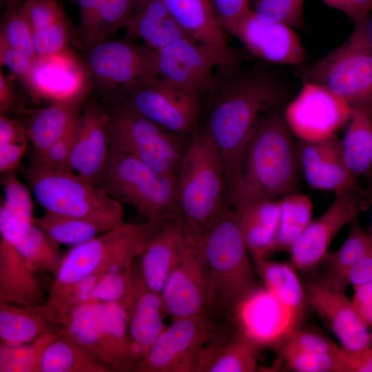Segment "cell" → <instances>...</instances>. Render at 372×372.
<instances>
[{
  "mask_svg": "<svg viewBox=\"0 0 372 372\" xmlns=\"http://www.w3.org/2000/svg\"><path fill=\"white\" fill-rule=\"evenodd\" d=\"M284 87L275 74L253 68L222 73L210 92L213 99L205 128L221 156L229 204L238 189L247 143L262 118L283 99Z\"/></svg>",
  "mask_w": 372,
  "mask_h": 372,
  "instance_id": "6da1fadb",
  "label": "cell"
},
{
  "mask_svg": "<svg viewBox=\"0 0 372 372\" xmlns=\"http://www.w3.org/2000/svg\"><path fill=\"white\" fill-rule=\"evenodd\" d=\"M300 172L297 143L283 113L274 109L262 118L247 143L238 189L230 206L282 198L298 192Z\"/></svg>",
  "mask_w": 372,
  "mask_h": 372,
  "instance_id": "7a4b0ae2",
  "label": "cell"
},
{
  "mask_svg": "<svg viewBox=\"0 0 372 372\" xmlns=\"http://www.w3.org/2000/svg\"><path fill=\"white\" fill-rule=\"evenodd\" d=\"M209 279L206 315L214 321L236 315L260 285L234 208L224 207L203 236Z\"/></svg>",
  "mask_w": 372,
  "mask_h": 372,
  "instance_id": "3957f363",
  "label": "cell"
},
{
  "mask_svg": "<svg viewBox=\"0 0 372 372\" xmlns=\"http://www.w3.org/2000/svg\"><path fill=\"white\" fill-rule=\"evenodd\" d=\"M225 179L219 152L205 128L189 138L176 181L177 217L203 237L224 208Z\"/></svg>",
  "mask_w": 372,
  "mask_h": 372,
  "instance_id": "277c9868",
  "label": "cell"
},
{
  "mask_svg": "<svg viewBox=\"0 0 372 372\" xmlns=\"http://www.w3.org/2000/svg\"><path fill=\"white\" fill-rule=\"evenodd\" d=\"M372 22L355 24L348 39L312 64L302 67V81L322 85L351 108L372 115Z\"/></svg>",
  "mask_w": 372,
  "mask_h": 372,
  "instance_id": "5b68a950",
  "label": "cell"
},
{
  "mask_svg": "<svg viewBox=\"0 0 372 372\" xmlns=\"http://www.w3.org/2000/svg\"><path fill=\"white\" fill-rule=\"evenodd\" d=\"M32 194L45 211L87 218L109 229L124 223L123 205L72 170L34 163L25 171Z\"/></svg>",
  "mask_w": 372,
  "mask_h": 372,
  "instance_id": "8992f818",
  "label": "cell"
},
{
  "mask_svg": "<svg viewBox=\"0 0 372 372\" xmlns=\"http://www.w3.org/2000/svg\"><path fill=\"white\" fill-rule=\"evenodd\" d=\"M96 185L122 205L134 208L143 221L177 217L176 180L127 153L110 147L107 166Z\"/></svg>",
  "mask_w": 372,
  "mask_h": 372,
  "instance_id": "52a82bcc",
  "label": "cell"
},
{
  "mask_svg": "<svg viewBox=\"0 0 372 372\" xmlns=\"http://www.w3.org/2000/svg\"><path fill=\"white\" fill-rule=\"evenodd\" d=\"M110 147L138 158L177 181L189 137L171 132L142 116L121 100L108 101Z\"/></svg>",
  "mask_w": 372,
  "mask_h": 372,
  "instance_id": "ba28073f",
  "label": "cell"
},
{
  "mask_svg": "<svg viewBox=\"0 0 372 372\" xmlns=\"http://www.w3.org/2000/svg\"><path fill=\"white\" fill-rule=\"evenodd\" d=\"M83 63L92 89L106 100L123 98L158 78V51L129 41H104L85 50Z\"/></svg>",
  "mask_w": 372,
  "mask_h": 372,
  "instance_id": "9c48e42d",
  "label": "cell"
},
{
  "mask_svg": "<svg viewBox=\"0 0 372 372\" xmlns=\"http://www.w3.org/2000/svg\"><path fill=\"white\" fill-rule=\"evenodd\" d=\"M219 325L207 315L174 319L140 361L136 372H195L203 349L223 331Z\"/></svg>",
  "mask_w": 372,
  "mask_h": 372,
  "instance_id": "30bf717a",
  "label": "cell"
},
{
  "mask_svg": "<svg viewBox=\"0 0 372 372\" xmlns=\"http://www.w3.org/2000/svg\"><path fill=\"white\" fill-rule=\"evenodd\" d=\"M352 108L326 87L307 81L283 113L300 141H319L336 135L349 123Z\"/></svg>",
  "mask_w": 372,
  "mask_h": 372,
  "instance_id": "8fae6325",
  "label": "cell"
},
{
  "mask_svg": "<svg viewBox=\"0 0 372 372\" xmlns=\"http://www.w3.org/2000/svg\"><path fill=\"white\" fill-rule=\"evenodd\" d=\"M187 234L183 254L161 293L164 313L173 320L207 312L209 279L203 237Z\"/></svg>",
  "mask_w": 372,
  "mask_h": 372,
  "instance_id": "7c38bea8",
  "label": "cell"
},
{
  "mask_svg": "<svg viewBox=\"0 0 372 372\" xmlns=\"http://www.w3.org/2000/svg\"><path fill=\"white\" fill-rule=\"evenodd\" d=\"M199 99L198 95L160 77L116 100L167 130L189 137L196 129Z\"/></svg>",
  "mask_w": 372,
  "mask_h": 372,
  "instance_id": "4fadbf2b",
  "label": "cell"
},
{
  "mask_svg": "<svg viewBox=\"0 0 372 372\" xmlns=\"http://www.w3.org/2000/svg\"><path fill=\"white\" fill-rule=\"evenodd\" d=\"M364 197H366V192L360 188L335 192L328 209L311 221L289 249L290 263L296 269L311 271L322 262L335 235L358 218L365 205Z\"/></svg>",
  "mask_w": 372,
  "mask_h": 372,
  "instance_id": "5bb4252c",
  "label": "cell"
},
{
  "mask_svg": "<svg viewBox=\"0 0 372 372\" xmlns=\"http://www.w3.org/2000/svg\"><path fill=\"white\" fill-rule=\"evenodd\" d=\"M139 226V223H123L72 247L63 255L43 307L54 304L72 286L102 267L137 233Z\"/></svg>",
  "mask_w": 372,
  "mask_h": 372,
  "instance_id": "9a60e30c",
  "label": "cell"
},
{
  "mask_svg": "<svg viewBox=\"0 0 372 372\" xmlns=\"http://www.w3.org/2000/svg\"><path fill=\"white\" fill-rule=\"evenodd\" d=\"M304 289L307 303L327 324L342 347L359 351L371 347L369 326L345 295V289L327 275L307 280Z\"/></svg>",
  "mask_w": 372,
  "mask_h": 372,
  "instance_id": "2e32d148",
  "label": "cell"
},
{
  "mask_svg": "<svg viewBox=\"0 0 372 372\" xmlns=\"http://www.w3.org/2000/svg\"><path fill=\"white\" fill-rule=\"evenodd\" d=\"M160 77L200 96L210 94L218 76L214 68L224 72L220 57L189 37L179 39L158 50Z\"/></svg>",
  "mask_w": 372,
  "mask_h": 372,
  "instance_id": "e0dca14e",
  "label": "cell"
},
{
  "mask_svg": "<svg viewBox=\"0 0 372 372\" xmlns=\"http://www.w3.org/2000/svg\"><path fill=\"white\" fill-rule=\"evenodd\" d=\"M110 152L109 115L95 101L84 105L73 132L71 169L97 185L107 166Z\"/></svg>",
  "mask_w": 372,
  "mask_h": 372,
  "instance_id": "ac0fdd59",
  "label": "cell"
},
{
  "mask_svg": "<svg viewBox=\"0 0 372 372\" xmlns=\"http://www.w3.org/2000/svg\"><path fill=\"white\" fill-rule=\"evenodd\" d=\"M229 31L251 54L268 63L297 65L305 59L304 49L292 28L263 19L252 9Z\"/></svg>",
  "mask_w": 372,
  "mask_h": 372,
  "instance_id": "d6986e66",
  "label": "cell"
},
{
  "mask_svg": "<svg viewBox=\"0 0 372 372\" xmlns=\"http://www.w3.org/2000/svg\"><path fill=\"white\" fill-rule=\"evenodd\" d=\"M161 1L191 39L220 57L223 72L237 69L238 55L227 43L212 0Z\"/></svg>",
  "mask_w": 372,
  "mask_h": 372,
  "instance_id": "ffe728a7",
  "label": "cell"
},
{
  "mask_svg": "<svg viewBox=\"0 0 372 372\" xmlns=\"http://www.w3.org/2000/svg\"><path fill=\"white\" fill-rule=\"evenodd\" d=\"M297 147L300 170L311 187L335 192L360 188L358 178L345 166L336 135L319 141H299Z\"/></svg>",
  "mask_w": 372,
  "mask_h": 372,
  "instance_id": "44dd1931",
  "label": "cell"
},
{
  "mask_svg": "<svg viewBox=\"0 0 372 372\" xmlns=\"http://www.w3.org/2000/svg\"><path fill=\"white\" fill-rule=\"evenodd\" d=\"M121 303L127 315L132 353L138 364L166 327L161 294L149 289L133 269L130 290Z\"/></svg>",
  "mask_w": 372,
  "mask_h": 372,
  "instance_id": "7402d4cb",
  "label": "cell"
},
{
  "mask_svg": "<svg viewBox=\"0 0 372 372\" xmlns=\"http://www.w3.org/2000/svg\"><path fill=\"white\" fill-rule=\"evenodd\" d=\"M188 234L183 223L172 218L149 241L134 260L133 269L151 290L161 294L185 249Z\"/></svg>",
  "mask_w": 372,
  "mask_h": 372,
  "instance_id": "603a6c76",
  "label": "cell"
},
{
  "mask_svg": "<svg viewBox=\"0 0 372 372\" xmlns=\"http://www.w3.org/2000/svg\"><path fill=\"white\" fill-rule=\"evenodd\" d=\"M90 83L83 61L72 52L36 57L26 85L37 97L66 98Z\"/></svg>",
  "mask_w": 372,
  "mask_h": 372,
  "instance_id": "cb8c5ba5",
  "label": "cell"
},
{
  "mask_svg": "<svg viewBox=\"0 0 372 372\" xmlns=\"http://www.w3.org/2000/svg\"><path fill=\"white\" fill-rule=\"evenodd\" d=\"M0 234L37 271L56 275L63 258L59 245L33 222L23 221L0 209Z\"/></svg>",
  "mask_w": 372,
  "mask_h": 372,
  "instance_id": "d4e9b609",
  "label": "cell"
},
{
  "mask_svg": "<svg viewBox=\"0 0 372 372\" xmlns=\"http://www.w3.org/2000/svg\"><path fill=\"white\" fill-rule=\"evenodd\" d=\"M80 8L76 41L85 50L127 27L140 0H70Z\"/></svg>",
  "mask_w": 372,
  "mask_h": 372,
  "instance_id": "484cf974",
  "label": "cell"
},
{
  "mask_svg": "<svg viewBox=\"0 0 372 372\" xmlns=\"http://www.w3.org/2000/svg\"><path fill=\"white\" fill-rule=\"evenodd\" d=\"M36 273L12 245L0 237V302L44 306L47 298Z\"/></svg>",
  "mask_w": 372,
  "mask_h": 372,
  "instance_id": "4316f807",
  "label": "cell"
},
{
  "mask_svg": "<svg viewBox=\"0 0 372 372\" xmlns=\"http://www.w3.org/2000/svg\"><path fill=\"white\" fill-rule=\"evenodd\" d=\"M91 90L89 83L72 95L54 101L32 117L26 129L36 157L73 129Z\"/></svg>",
  "mask_w": 372,
  "mask_h": 372,
  "instance_id": "83f0119b",
  "label": "cell"
},
{
  "mask_svg": "<svg viewBox=\"0 0 372 372\" xmlns=\"http://www.w3.org/2000/svg\"><path fill=\"white\" fill-rule=\"evenodd\" d=\"M264 347L238 328L224 342H212L203 349L195 372L255 371Z\"/></svg>",
  "mask_w": 372,
  "mask_h": 372,
  "instance_id": "f1b7e54d",
  "label": "cell"
},
{
  "mask_svg": "<svg viewBox=\"0 0 372 372\" xmlns=\"http://www.w3.org/2000/svg\"><path fill=\"white\" fill-rule=\"evenodd\" d=\"M254 262L273 253L278 229L280 200H269L233 207Z\"/></svg>",
  "mask_w": 372,
  "mask_h": 372,
  "instance_id": "f546056e",
  "label": "cell"
},
{
  "mask_svg": "<svg viewBox=\"0 0 372 372\" xmlns=\"http://www.w3.org/2000/svg\"><path fill=\"white\" fill-rule=\"evenodd\" d=\"M126 28L128 40L141 39L157 51L179 39L189 37L161 0H140Z\"/></svg>",
  "mask_w": 372,
  "mask_h": 372,
  "instance_id": "4dcf8cb0",
  "label": "cell"
},
{
  "mask_svg": "<svg viewBox=\"0 0 372 372\" xmlns=\"http://www.w3.org/2000/svg\"><path fill=\"white\" fill-rule=\"evenodd\" d=\"M103 342L109 364L116 372L136 371L127 319L121 302H98Z\"/></svg>",
  "mask_w": 372,
  "mask_h": 372,
  "instance_id": "1f68e13d",
  "label": "cell"
},
{
  "mask_svg": "<svg viewBox=\"0 0 372 372\" xmlns=\"http://www.w3.org/2000/svg\"><path fill=\"white\" fill-rule=\"evenodd\" d=\"M39 372H116L107 363L62 333L45 349Z\"/></svg>",
  "mask_w": 372,
  "mask_h": 372,
  "instance_id": "d6a6232c",
  "label": "cell"
},
{
  "mask_svg": "<svg viewBox=\"0 0 372 372\" xmlns=\"http://www.w3.org/2000/svg\"><path fill=\"white\" fill-rule=\"evenodd\" d=\"M54 330L57 329L46 319L43 307L0 302V344L30 342Z\"/></svg>",
  "mask_w": 372,
  "mask_h": 372,
  "instance_id": "836d02e7",
  "label": "cell"
},
{
  "mask_svg": "<svg viewBox=\"0 0 372 372\" xmlns=\"http://www.w3.org/2000/svg\"><path fill=\"white\" fill-rule=\"evenodd\" d=\"M341 140L344 163L356 178L372 179V115L353 110Z\"/></svg>",
  "mask_w": 372,
  "mask_h": 372,
  "instance_id": "e575fe53",
  "label": "cell"
},
{
  "mask_svg": "<svg viewBox=\"0 0 372 372\" xmlns=\"http://www.w3.org/2000/svg\"><path fill=\"white\" fill-rule=\"evenodd\" d=\"M256 270L265 287L293 309L304 313L307 303L304 286L291 263L268 259L255 261Z\"/></svg>",
  "mask_w": 372,
  "mask_h": 372,
  "instance_id": "d590c367",
  "label": "cell"
},
{
  "mask_svg": "<svg viewBox=\"0 0 372 372\" xmlns=\"http://www.w3.org/2000/svg\"><path fill=\"white\" fill-rule=\"evenodd\" d=\"M33 223L59 245L73 247L112 229L87 218L48 211L39 217H34Z\"/></svg>",
  "mask_w": 372,
  "mask_h": 372,
  "instance_id": "8d00e7d4",
  "label": "cell"
},
{
  "mask_svg": "<svg viewBox=\"0 0 372 372\" xmlns=\"http://www.w3.org/2000/svg\"><path fill=\"white\" fill-rule=\"evenodd\" d=\"M280 215L273 253L289 251L312 221L313 203L298 192L280 199Z\"/></svg>",
  "mask_w": 372,
  "mask_h": 372,
  "instance_id": "74e56055",
  "label": "cell"
},
{
  "mask_svg": "<svg viewBox=\"0 0 372 372\" xmlns=\"http://www.w3.org/2000/svg\"><path fill=\"white\" fill-rule=\"evenodd\" d=\"M59 331L110 364L102 336L98 302L75 307Z\"/></svg>",
  "mask_w": 372,
  "mask_h": 372,
  "instance_id": "f35d334b",
  "label": "cell"
},
{
  "mask_svg": "<svg viewBox=\"0 0 372 372\" xmlns=\"http://www.w3.org/2000/svg\"><path fill=\"white\" fill-rule=\"evenodd\" d=\"M135 259V253L128 246L121 248L92 293L90 302H122L130 290Z\"/></svg>",
  "mask_w": 372,
  "mask_h": 372,
  "instance_id": "ab89813d",
  "label": "cell"
},
{
  "mask_svg": "<svg viewBox=\"0 0 372 372\" xmlns=\"http://www.w3.org/2000/svg\"><path fill=\"white\" fill-rule=\"evenodd\" d=\"M61 333L54 330L30 342L0 344V372H39L45 349Z\"/></svg>",
  "mask_w": 372,
  "mask_h": 372,
  "instance_id": "60d3db41",
  "label": "cell"
},
{
  "mask_svg": "<svg viewBox=\"0 0 372 372\" xmlns=\"http://www.w3.org/2000/svg\"><path fill=\"white\" fill-rule=\"evenodd\" d=\"M348 236L334 253L327 254L322 262L328 269V276L339 280L347 270L372 250V241L359 223L358 218L351 224Z\"/></svg>",
  "mask_w": 372,
  "mask_h": 372,
  "instance_id": "b9f144b4",
  "label": "cell"
},
{
  "mask_svg": "<svg viewBox=\"0 0 372 372\" xmlns=\"http://www.w3.org/2000/svg\"><path fill=\"white\" fill-rule=\"evenodd\" d=\"M6 5L7 9L1 22L0 42L36 58L32 45V30L24 0H10Z\"/></svg>",
  "mask_w": 372,
  "mask_h": 372,
  "instance_id": "7bdbcfd3",
  "label": "cell"
},
{
  "mask_svg": "<svg viewBox=\"0 0 372 372\" xmlns=\"http://www.w3.org/2000/svg\"><path fill=\"white\" fill-rule=\"evenodd\" d=\"M71 27L66 17L32 32V45L36 57L70 52Z\"/></svg>",
  "mask_w": 372,
  "mask_h": 372,
  "instance_id": "ee69618b",
  "label": "cell"
},
{
  "mask_svg": "<svg viewBox=\"0 0 372 372\" xmlns=\"http://www.w3.org/2000/svg\"><path fill=\"white\" fill-rule=\"evenodd\" d=\"M304 0H256L252 9L259 17L304 30Z\"/></svg>",
  "mask_w": 372,
  "mask_h": 372,
  "instance_id": "f6af8a7d",
  "label": "cell"
},
{
  "mask_svg": "<svg viewBox=\"0 0 372 372\" xmlns=\"http://www.w3.org/2000/svg\"><path fill=\"white\" fill-rule=\"evenodd\" d=\"M3 197L0 209L25 222L32 223L33 202L28 189L14 172L4 174Z\"/></svg>",
  "mask_w": 372,
  "mask_h": 372,
  "instance_id": "bcb514c9",
  "label": "cell"
},
{
  "mask_svg": "<svg viewBox=\"0 0 372 372\" xmlns=\"http://www.w3.org/2000/svg\"><path fill=\"white\" fill-rule=\"evenodd\" d=\"M340 348L324 334L300 327L290 335L278 349L280 354L287 353L334 354Z\"/></svg>",
  "mask_w": 372,
  "mask_h": 372,
  "instance_id": "7dc6e473",
  "label": "cell"
},
{
  "mask_svg": "<svg viewBox=\"0 0 372 372\" xmlns=\"http://www.w3.org/2000/svg\"><path fill=\"white\" fill-rule=\"evenodd\" d=\"M337 353H287L280 356L285 366L293 371L341 372Z\"/></svg>",
  "mask_w": 372,
  "mask_h": 372,
  "instance_id": "c3c4849f",
  "label": "cell"
},
{
  "mask_svg": "<svg viewBox=\"0 0 372 372\" xmlns=\"http://www.w3.org/2000/svg\"><path fill=\"white\" fill-rule=\"evenodd\" d=\"M24 6L32 32L66 17L59 0H24Z\"/></svg>",
  "mask_w": 372,
  "mask_h": 372,
  "instance_id": "681fc988",
  "label": "cell"
},
{
  "mask_svg": "<svg viewBox=\"0 0 372 372\" xmlns=\"http://www.w3.org/2000/svg\"><path fill=\"white\" fill-rule=\"evenodd\" d=\"M73 132L74 127L51 143L39 156L36 157L34 163L49 168L72 170L70 157Z\"/></svg>",
  "mask_w": 372,
  "mask_h": 372,
  "instance_id": "f907efd6",
  "label": "cell"
},
{
  "mask_svg": "<svg viewBox=\"0 0 372 372\" xmlns=\"http://www.w3.org/2000/svg\"><path fill=\"white\" fill-rule=\"evenodd\" d=\"M36 58L0 42L1 66L8 68L26 86Z\"/></svg>",
  "mask_w": 372,
  "mask_h": 372,
  "instance_id": "816d5d0a",
  "label": "cell"
},
{
  "mask_svg": "<svg viewBox=\"0 0 372 372\" xmlns=\"http://www.w3.org/2000/svg\"><path fill=\"white\" fill-rule=\"evenodd\" d=\"M341 372H372V347L350 351L340 347L338 351Z\"/></svg>",
  "mask_w": 372,
  "mask_h": 372,
  "instance_id": "f5cc1de1",
  "label": "cell"
},
{
  "mask_svg": "<svg viewBox=\"0 0 372 372\" xmlns=\"http://www.w3.org/2000/svg\"><path fill=\"white\" fill-rule=\"evenodd\" d=\"M223 28L229 30L251 9L249 0H212Z\"/></svg>",
  "mask_w": 372,
  "mask_h": 372,
  "instance_id": "db71d44e",
  "label": "cell"
},
{
  "mask_svg": "<svg viewBox=\"0 0 372 372\" xmlns=\"http://www.w3.org/2000/svg\"><path fill=\"white\" fill-rule=\"evenodd\" d=\"M330 278L344 289L349 285L355 287L372 282V250L352 265L339 280Z\"/></svg>",
  "mask_w": 372,
  "mask_h": 372,
  "instance_id": "11a10c76",
  "label": "cell"
},
{
  "mask_svg": "<svg viewBox=\"0 0 372 372\" xmlns=\"http://www.w3.org/2000/svg\"><path fill=\"white\" fill-rule=\"evenodd\" d=\"M26 149V142L0 143V172L3 174L14 172Z\"/></svg>",
  "mask_w": 372,
  "mask_h": 372,
  "instance_id": "9f6ffc18",
  "label": "cell"
},
{
  "mask_svg": "<svg viewBox=\"0 0 372 372\" xmlns=\"http://www.w3.org/2000/svg\"><path fill=\"white\" fill-rule=\"evenodd\" d=\"M351 302L358 314L372 327V282L354 287Z\"/></svg>",
  "mask_w": 372,
  "mask_h": 372,
  "instance_id": "6f0895ef",
  "label": "cell"
},
{
  "mask_svg": "<svg viewBox=\"0 0 372 372\" xmlns=\"http://www.w3.org/2000/svg\"><path fill=\"white\" fill-rule=\"evenodd\" d=\"M28 138L26 127L6 114L0 116V143H23Z\"/></svg>",
  "mask_w": 372,
  "mask_h": 372,
  "instance_id": "680465c9",
  "label": "cell"
},
{
  "mask_svg": "<svg viewBox=\"0 0 372 372\" xmlns=\"http://www.w3.org/2000/svg\"><path fill=\"white\" fill-rule=\"evenodd\" d=\"M17 103V93L11 81L0 70V112L6 114Z\"/></svg>",
  "mask_w": 372,
  "mask_h": 372,
  "instance_id": "91938a15",
  "label": "cell"
},
{
  "mask_svg": "<svg viewBox=\"0 0 372 372\" xmlns=\"http://www.w3.org/2000/svg\"><path fill=\"white\" fill-rule=\"evenodd\" d=\"M347 8V17L359 23L369 18L372 10V0H344Z\"/></svg>",
  "mask_w": 372,
  "mask_h": 372,
  "instance_id": "94428289",
  "label": "cell"
},
{
  "mask_svg": "<svg viewBox=\"0 0 372 372\" xmlns=\"http://www.w3.org/2000/svg\"><path fill=\"white\" fill-rule=\"evenodd\" d=\"M329 7L338 10L347 15V8L344 0H322Z\"/></svg>",
  "mask_w": 372,
  "mask_h": 372,
  "instance_id": "6125c7cd",
  "label": "cell"
},
{
  "mask_svg": "<svg viewBox=\"0 0 372 372\" xmlns=\"http://www.w3.org/2000/svg\"><path fill=\"white\" fill-rule=\"evenodd\" d=\"M371 43H372V25H371Z\"/></svg>",
  "mask_w": 372,
  "mask_h": 372,
  "instance_id": "be15d7a7",
  "label": "cell"
},
{
  "mask_svg": "<svg viewBox=\"0 0 372 372\" xmlns=\"http://www.w3.org/2000/svg\"><path fill=\"white\" fill-rule=\"evenodd\" d=\"M9 1H10V0H1V2L3 1V2H6V3Z\"/></svg>",
  "mask_w": 372,
  "mask_h": 372,
  "instance_id": "e7e4bbea",
  "label": "cell"
}]
</instances>
